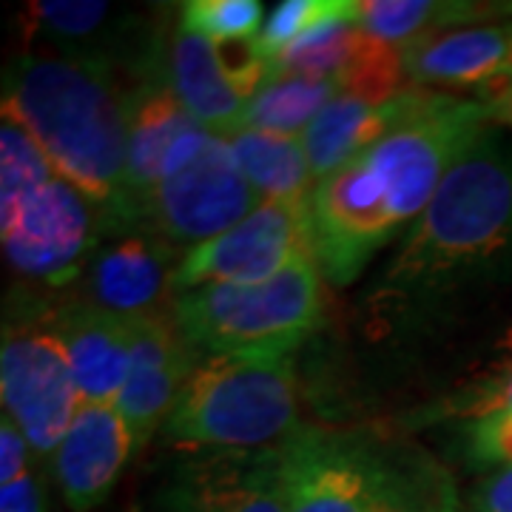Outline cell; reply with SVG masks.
I'll use <instances>...</instances> for the list:
<instances>
[{"label":"cell","mask_w":512,"mask_h":512,"mask_svg":"<svg viewBox=\"0 0 512 512\" xmlns=\"http://www.w3.org/2000/svg\"><path fill=\"white\" fill-rule=\"evenodd\" d=\"M470 512H512V467L481 478L470 501Z\"/></svg>","instance_id":"obj_32"},{"label":"cell","mask_w":512,"mask_h":512,"mask_svg":"<svg viewBox=\"0 0 512 512\" xmlns=\"http://www.w3.org/2000/svg\"><path fill=\"white\" fill-rule=\"evenodd\" d=\"M165 74L185 111L205 131L231 137L245 126L248 100H242L220 69L217 46L185 29H174L165 37Z\"/></svg>","instance_id":"obj_21"},{"label":"cell","mask_w":512,"mask_h":512,"mask_svg":"<svg viewBox=\"0 0 512 512\" xmlns=\"http://www.w3.org/2000/svg\"><path fill=\"white\" fill-rule=\"evenodd\" d=\"M476 103L484 106L490 123L512 128V66L507 63L501 72H495L490 80H484L476 89Z\"/></svg>","instance_id":"obj_31"},{"label":"cell","mask_w":512,"mask_h":512,"mask_svg":"<svg viewBox=\"0 0 512 512\" xmlns=\"http://www.w3.org/2000/svg\"><path fill=\"white\" fill-rule=\"evenodd\" d=\"M302 430L299 379L288 353L200 356L160 439L188 453L279 450Z\"/></svg>","instance_id":"obj_5"},{"label":"cell","mask_w":512,"mask_h":512,"mask_svg":"<svg viewBox=\"0 0 512 512\" xmlns=\"http://www.w3.org/2000/svg\"><path fill=\"white\" fill-rule=\"evenodd\" d=\"M339 18H356V0H285L265 15L259 43L265 55L274 60L299 37Z\"/></svg>","instance_id":"obj_28"},{"label":"cell","mask_w":512,"mask_h":512,"mask_svg":"<svg viewBox=\"0 0 512 512\" xmlns=\"http://www.w3.org/2000/svg\"><path fill=\"white\" fill-rule=\"evenodd\" d=\"M171 311L197 356H293L325 319V276L313 256H302L265 282L205 285L180 293Z\"/></svg>","instance_id":"obj_6"},{"label":"cell","mask_w":512,"mask_h":512,"mask_svg":"<svg viewBox=\"0 0 512 512\" xmlns=\"http://www.w3.org/2000/svg\"><path fill=\"white\" fill-rule=\"evenodd\" d=\"M427 419L453 430L467 467L481 473L512 467V353L476 382L441 399Z\"/></svg>","instance_id":"obj_17"},{"label":"cell","mask_w":512,"mask_h":512,"mask_svg":"<svg viewBox=\"0 0 512 512\" xmlns=\"http://www.w3.org/2000/svg\"><path fill=\"white\" fill-rule=\"evenodd\" d=\"M336 97H342L336 80L271 74V80L248 100L242 128L271 131L282 137H302Z\"/></svg>","instance_id":"obj_24"},{"label":"cell","mask_w":512,"mask_h":512,"mask_svg":"<svg viewBox=\"0 0 512 512\" xmlns=\"http://www.w3.org/2000/svg\"><path fill=\"white\" fill-rule=\"evenodd\" d=\"M302 256H313L311 202H262L225 234L185 251L174 293L265 282Z\"/></svg>","instance_id":"obj_10"},{"label":"cell","mask_w":512,"mask_h":512,"mask_svg":"<svg viewBox=\"0 0 512 512\" xmlns=\"http://www.w3.org/2000/svg\"><path fill=\"white\" fill-rule=\"evenodd\" d=\"M512 279V140L487 123L376 279L387 316L441 313L464 293Z\"/></svg>","instance_id":"obj_2"},{"label":"cell","mask_w":512,"mask_h":512,"mask_svg":"<svg viewBox=\"0 0 512 512\" xmlns=\"http://www.w3.org/2000/svg\"><path fill=\"white\" fill-rule=\"evenodd\" d=\"M262 205L242 177L225 137L208 143L148 194L140 231L165 239L180 254L220 237Z\"/></svg>","instance_id":"obj_9"},{"label":"cell","mask_w":512,"mask_h":512,"mask_svg":"<svg viewBox=\"0 0 512 512\" xmlns=\"http://www.w3.org/2000/svg\"><path fill=\"white\" fill-rule=\"evenodd\" d=\"M498 15L487 3H450V0H356V23L367 35L393 46L433 35L441 29L476 26V20Z\"/></svg>","instance_id":"obj_23"},{"label":"cell","mask_w":512,"mask_h":512,"mask_svg":"<svg viewBox=\"0 0 512 512\" xmlns=\"http://www.w3.org/2000/svg\"><path fill=\"white\" fill-rule=\"evenodd\" d=\"M262 23L265 9L259 0H188L180 6V29L214 46L259 37Z\"/></svg>","instance_id":"obj_27"},{"label":"cell","mask_w":512,"mask_h":512,"mask_svg":"<svg viewBox=\"0 0 512 512\" xmlns=\"http://www.w3.org/2000/svg\"><path fill=\"white\" fill-rule=\"evenodd\" d=\"M49 322L66 345L83 402H117L131 370V322L83 299L49 308Z\"/></svg>","instance_id":"obj_19"},{"label":"cell","mask_w":512,"mask_h":512,"mask_svg":"<svg viewBox=\"0 0 512 512\" xmlns=\"http://www.w3.org/2000/svg\"><path fill=\"white\" fill-rule=\"evenodd\" d=\"M242 177L262 202H311L313 177L302 137L242 128L225 137Z\"/></svg>","instance_id":"obj_22"},{"label":"cell","mask_w":512,"mask_h":512,"mask_svg":"<svg viewBox=\"0 0 512 512\" xmlns=\"http://www.w3.org/2000/svg\"><path fill=\"white\" fill-rule=\"evenodd\" d=\"M211 131L185 111L174 89L168 86V74L131 83L128 92V191L137 208V220L143 217L148 194L163 183L171 171L194 157ZM140 231V228H137Z\"/></svg>","instance_id":"obj_15"},{"label":"cell","mask_w":512,"mask_h":512,"mask_svg":"<svg viewBox=\"0 0 512 512\" xmlns=\"http://www.w3.org/2000/svg\"><path fill=\"white\" fill-rule=\"evenodd\" d=\"M336 83L345 97L362 100V103H376V106L410 89L402 49L367 35V32H359L353 55L348 57Z\"/></svg>","instance_id":"obj_25"},{"label":"cell","mask_w":512,"mask_h":512,"mask_svg":"<svg viewBox=\"0 0 512 512\" xmlns=\"http://www.w3.org/2000/svg\"><path fill=\"white\" fill-rule=\"evenodd\" d=\"M143 512H285L282 453H191L151 487Z\"/></svg>","instance_id":"obj_12"},{"label":"cell","mask_w":512,"mask_h":512,"mask_svg":"<svg viewBox=\"0 0 512 512\" xmlns=\"http://www.w3.org/2000/svg\"><path fill=\"white\" fill-rule=\"evenodd\" d=\"M0 239L6 265L49 291L80 282L106 239L97 208L12 120L0 123Z\"/></svg>","instance_id":"obj_4"},{"label":"cell","mask_w":512,"mask_h":512,"mask_svg":"<svg viewBox=\"0 0 512 512\" xmlns=\"http://www.w3.org/2000/svg\"><path fill=\"white\" fill-rule=\"evenodd\" d=\"M131 333V370L114 404L126 416L143 450L148 439L163 430L165 419L180 399L200 356L188 345L171 308L134 319Z\"/></svg>","instance_id":"obj_16"},{"label":"cell","mask_w":512,"mask_h":512,"mask_svg":"<svg viewBox=\"0 0 512 512\" xmlns=\"http://www.w3.org/2000/svg\"><path fill=\"white\" fill-rule=\"evenodd\" d=\"M436 94L439 92L410 86L407 92L379 106L353 100L345 94L336 97L302 134V146H305L316 183L353 163L356 157H362L365 151L382 143L387 134L410 123L413 117H419L421 111L436 100Z\"/></svg>","instance_id":"obj_18"},{"label":"cell","mask_w":512,"mask_h":512,"mask_svg":"<svg viewBox=\"0 0 512 512\" xmlns=\"http://www.w3.org/2000/svg\"><path fill=\"white\" fill-rule=\"evenodd\" d=\"M137 453V436L117 404H80L49 461L63 504L72 512H92L106 504Z\"/></svg>","instance_id":"obj_14"},{"label":"cell","mask_w":512,"mask_h":512,"mask_svg":"<svg viewBox=\"0 0 512 512\" xmlns=\"http://www.w3.org/2000/svg\"><path fill=\"white\" fill-rule=\"evenodd\" d=\"M183 254L148 231L106 237L92 256L74 299L120 319H143L174 308V274Z\"/></svg>","instance_id":"obj_13"},{"label":"cell","mask_w":512,"mask_h":512,"mask_svg":"<svg viewBox=\"0 0 512 512\" xmlns=\"http://www.w3.org/2000/svg\"><path fill=\"white\" fill-rule=\"evenodd\" d=\"M217 57L225 80L231 89L242 97L251 100L268 80H271V57L265 55L259 37L251 40H231V43H217Z\"/></svg>","instance_id":"obj_29"},{"label":"cell","mask_w":512,"mask_h":512,"mask_svg":"<svg viewBox=\"0 0 512 512\" xmlns=\"http://www.w3.org/2000/svg\"><path fill=\"white\" fill-rule=\"evenodd\" d=\"M512 26L476 23L441 29L402 46L404 69L416 89H478L510 63Z\"/></svg>","instance_id":"obj_20"},{"label":"cell","mask_w":512,"mask_h":512,"mask_svg":"<svg viewBox=\"0 0 512 512\" xmlns=\"http://www.w3.org/2000/svg\"><path fill=\"white\" fill-rule=\"evenodd\" d=\"M0 512H52L46 481L35 467L9 481H0Z\"/></svg>","instance_id":"obj_30"},{"label":"cell","mask_w":512,"mask_h":512,"mask_svg":"<svg viewBox=\"0 0 512 512\" xmlns=\"http://www.w3.org/2000/svg\"><path fill=\"white\" fill-rule=\"evenodd\" d=\"M3 416L15 421L32 456L49 464L63 441L83 393L74 379L66 345L49 322V311L6 319L0 345Z\"/></svg>","instance_id":"obj_8"},{"label":"cell","mask_w":512,"mask_h":512,"mask_svg":"<svg viewBox=\"0 0 512 512\" xmlns=\"http://www.w3.org/2000/svg\"><path fill=\"white\" fill-rule=\"evenodd\" d=\"M359 32L362 29H359L356 18L330 20L305 37H299L288 49H282L271 60V69L274 74H302V77L336 80L339 72L345 69L348 57L353 55Z\"/></svg>","instance_id":"obj_26"},{"label":"cell","mask_w":512,"mask_h":512,"mask_svg":"<svg viewBox=\"0 0 512 512\" xmlns=\"http://www.w3.org/2000/svg\"><path fill=\"white\" fill-rule=\"evenodd\" d=\"M407 512H464L461 501H458L456 490L450 484V478H441L439 484L427 495H421L419 501Z\"/></svg>","instance_id":"obj_33"},{"label":"cell","mask_w":512,"mask_h":512,"mask_svg":"<svg viewBox=\"0 0 512 512\" xmlns=\"http://www.w3.org/2000/svg\"><path fill=\"white\" fill-rule=\"evenodd\" d=\"M282 453L285 512H407L441 478L436 467L399 464L353 433L302 427Z\"/></svg>","instance_id":"obj_7"},{"label":"cell","mask_w":512,"mask_h":512,"mask_svg":"<svg viewBox=\"0 0 512 512\" xmlns=\"http://www.w3.org/2000/svg\"><path fill=\"white\" fill-rule=\"evenodd\" d=\"M126 77L92 60L26 52L3 69V120L20 126L57 177L92 202L106 237L137 231L128 191Z\"/></svg>","instance_id":"obj_3"},{"label":"cell","mask_w":512,"mask_h":512,"mask_svg":"<svg viewBox=\"0 0 512 512\" xmlns=\"http://www.w3.org/2000/svg\"><path fill=\"white\" fill-rule=\"evenodd\" d=\"M26 35L55 55L92 60L140 83L165 74V40L131 9L92 0H35L23 12Z\"/></svg>","instance_id":"obj_11"},{"label":"cell","mask_w":512,"mask_h":512,"mask_svg":"<svg viewBox=\"0 0 512 512\" xmlns=\"http://www.w3.org/2000/svg\"><path fill=\"white\" fill-rule=\"evenodd\" d=\"M487 123L476 100L436 94L419 117L319 180L311 194V234L325 282L348 288L384 245L407 234Z\"/></svg>","instance_id":"obj_1"}]
</instances>
